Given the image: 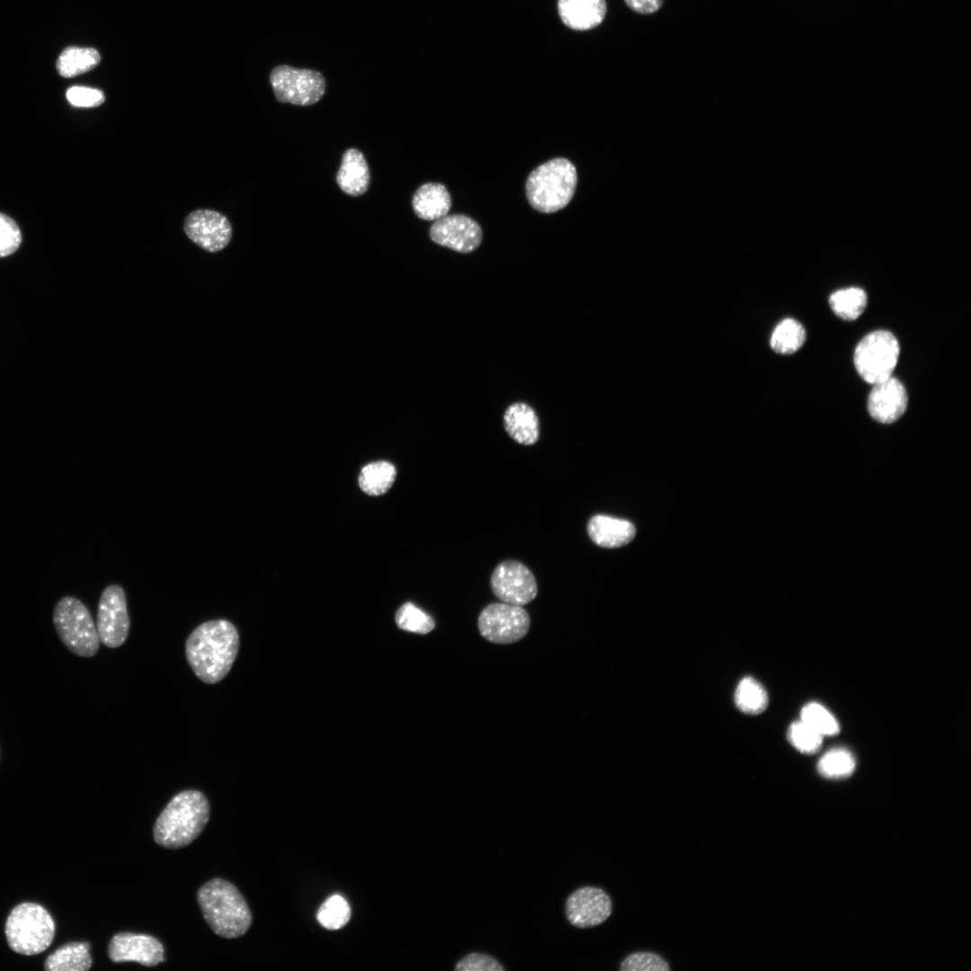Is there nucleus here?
Here are the masks:
<instances>
[{
    "label": "nucleus",
    "instance_id": "f257e3e1",
    "mask_svg": "<svg viewBox=\"0 0 971 971\" xmlns=\"http://www.w3.org/2000/svg\"><path fill=\"white\" fill-rule=\"evenodd\" d=\"M238 650V631L232 622L223 619L201 623L185 642L189 666L201 681L208 684H215L227 675Z\"/></svg>",
    "mask_w": 971,
    "mask_h": 971
},
{
    "label": "nucleus",
    "instance_id": "f03ea898",
    "mask_svg": "<svg viewBox=\"0 0 971 971\" xmlns=\"http://www.w3.org/2000/svg\"><path fill=\"white\" fill-rule=\"evenodd\" d=\"M209 818V804L205 795L194 789L176 794L157 817L153 836L166 849L189 845L203 831Z\"/></svg>",
    "mask_w": 971,
    "mask_h": 971
},
{
    "label": "nucleus",
    "instance_id": "7ed1b4c3",
    "mask_svg": "<svg viewBox=\"0 0 971 971\" xmlns=\"http://www.w3.org/2000/svg\"><path fill=\"white\" fill-rule=\"evenodd\" d=\"M197 900L207 923L226 939L243 936L252 923V913L238 889L227 880L213 878L200 887Z\"/></svg>",
    "mask_w": 971,
    "mask_h": 971
},
{
    "label": "nucleus",
    "instance_id": "20e7f679",
    "mask_svg": "<svg viewBox=\"0 0 971 971\" xmlns=\"http://www.w3.org/2000/svg\"><path fill=\"white\" fill-rule=\"evenodd\" d=\"M577 184L576 168L566 158L551 159L528 176L525 191L530 206L542 213L564 209L572 200Z\"/></svg>",
    "mask_w": 971,
    "mask_h": 971
},
{
    "label": "nucleus",
    "instance_id": "39448f33",
    "mask_svg": "<svg viewBox=\"0 0 971 971\" xmlns=\"http://www.w3.org/2000/svg\"><path fill=\"white\" fill-rule=\"evenodd\" d=\"M5 935L10 948L22 955L41 953L51 944L55 924L50 914L41 905L22 903L10 913Z\"/></svg>",
    "mask_w": 971,
    "mask_h": 971
},
{
    "label": "nucleus",
    "instance_id": "423d86ee",
    "mask_svg": "<svg viewBox=\"0 0 971 971\" xmlns=\"http://www.w3.org/2000/svg\"><path fill=\"white\" fill-rule=\"evenodd\" d=\"M53 623L60 640L74 655L92 657L98 652L100 639L96 626L80 600L71 596L61 598L53 610Z\"/></svg>",
    "mask_w": 971,
    "mask_h": 971
},
{
    "label": "nucleus",
    "instance_id": "0eeeda50",
    "mask_svg": "<svg viewBox=\"0 0 971 971\" xmlns=\"http://www.w3.org/2000/svg\"><path fill=\"white\" fill-rule=\"evenodd\" d=\"M899 352L898 341L891 332L877 330L869 333L855 349L856 370L867 383H878L892 376Z\"/></svg>",
    "mask_w": 971,
    "mask_h": 971
},
{
    "label": "nucleus",
    "instance_id": "6e6552de",
    "mask_svg": "<svg viewBox=\"0 0 971 971\" xmlns=\"http://www.w3.org/2000/svg\"><path fill=\"white\" fill-rule=\"evenodd\" d=\"M270 82L279 102L299 106L317 102L325 91V82L320 72L288 65L274 67Z\"/></svg>",
    "mask_w": 971,
    "mask_h": 971
},
{
    "label": "nucleus",
    "instance_id": "1a4fd4ad",
    "mask_svg": "<svg viewBox=\"0 0 971 971\" xmlns=\"http://www.w3.org/2000/svg\"><path fill=\"white\" fill-rule=\"evenodd\" d=\"M529 613L521 606L506 602L487 605L480 612L477 627L480 635L494 644H512L526 636L530 629Z\"/></svg>",
    "mask_w": 971,
    "mask_h": 971
},
{
    "label": "nucleus",
    "instance_id": "9d476101",
    "mask_svg": "<svg viewBox=\"0 0 971 971\" xmlns=\"http://www.w3.org/2000/svg\"><path fill=\"white\" fill-rule=\"evenodd\" d=\"M129 624L123 589L117 584L107 586L97 610L96 629L100 642L110 648L120 647L128 638Z\"/></svg>",
    "mask_w": 971,
    "mask_h": 971
},
{
    "label": "nucleus",
    "instance_id": "9b49d317",
    "mask_svg": "<svg viewBox=\"0 0 971 971\" xmlns=\"http://www.w3.org/2000/svg\"><path fill=\"white\" fill-rule=\"evenodd\" d=\"M490 584L500 601L519 606L528 604L538 593L533 574L517 560L500 563L492 573Z\"/></svg>",
    "mask_w": 971,
    "mask_h": 971
},
{
    "label": "nucleus",
    "instance_id": "f8f14e48",
    "mask_svg": "<svg viewBox=\"0 0 971 971\" xmlns=\"http://www.w3.org/2000/svg\"><path fill=\"white\" fill-rule=\"evenodd\" d=\"M612 903L609 895L597 886H582L574 891L566 902V916L573 926L592 928L603 923L611 914Z\"/></svg>",
    "mask_w": 971,
    "mask_h": 971
},
{
    "label": "nucleus",
    "instance_id": "ddd939ff",
    "mask_svg": "<svg viewBox=\"0 0 971 971\" xmlns=\"http://www.w3.org/2000/svg\"><path fill=\"white\" fill-rule=\"evenodd\" d=\"M187 236L202 249L215 253L223 250L230 242L232 227L221 213L210 209L191 212L184 220Z\"/></svg>",
    "mask_w": 971,
    "mask_h": 971
},
{
    "label": "nucleus",
    "instance_id": "4468645a",
    "mask_svg": "<svg viewBox=\"0 0 971 971\" xmlns=\"http://www.w3.org/2000/svg\"><path fill=\"white\" fill-rule=\"evenodd\" d=\"M482 229L471 218L454 214L435 220L430 237L436 244L462 254L475 251L482 242Z\"/></svg>",
    "mask_w": 971,
    "mask_h": 971
},
{
    "label": "nucleus",
    "instance_id": "2eb2a0df",
    "mask_svg": "<svg viewBox=\"0 0 971 971\" xmlns=\"http://www.w3.org/2000/svg\"><path fill=\"white\" fill-rule=\"evenodd\" d=\"M108 955L112 962H137L154 967L165 960L164 947L155 937L133 932H119L109 942Z\"/></svg>",
    "mask_w": 971,
    "mask_h": 971
},
{
    "label": "nucleus",
    "instance_id": "dca6fc26",
    "mask_svg": "<svg viewBox=\"0 0 971 971\" xmlns=\"http://www.w3.org/2000/svg\"><path fill=\"white\" fill-rule=\"evenodd\" d=\"M907 392L897 379H888L874 384L868 397V411L871 417L881 423L898 420L907 407Z\"/></svg>",
    "mask_w": 971,
    "mask_h": 971
},
{
    "label": "nucleus",
    "instance_id": "f3484780",
    "mask_svg": "<svg viewBox=\"0 0 971 971\" xmlns=\"http://www.w3.org/2000/svg\"><path fill=\"white\" fill-rule=\"evenodd\" d=\"M557 10L566 26L586 31L600 25L605 18V0H558Z\"/></svg>",
    "mask_w": 971,
    "mask_h": 971
},
{
    "label": "nucleus",
    "instance_id": "a211bd4d",
    "mask_svg": "<svg viewBox=\"0 0 971 971\" xmlns=\"http://www.w3.org/2000/svg\"><path fill=\"white\" fill-rule=\"evenodd\" d=\"M587 532L596 545L613 548L629 543L635 537L636 529L627 520L597 514L589 520Z\"/></svg>",
    "mask_w": 971,
    "mask_h": 971
},
{
    "label": "nucleus",
    "instance_id": "6ab92c4d",
    "mask_svg": "<svg viewBox=\"0 0 971 971\" xmlns=\"http://www.w3.org/2000/svg\"><path fill=\"white\" fill-rule=\"evenodd\" d=\"M504 428L516 442L530 446L539 438V421L535 410L524 402L510 405L503 414Z\"/></svg>",
    "mask_w": 971,
    "mask_h": 971
},
{
    "label": "nucleus",
    "instance_id": "aec40b11",
    "mask_svg": "<svg viewBox=\"0 0 971 971\" xmlns=\"http://www.w3.org/2000/svg\"><path fill=\"white\" fill-rule=\"evenodd\" d=\"M370 171L363 154L355 149L346 150L336 175L341 190L352 196L363 194L370 184Z\"/></svg>",
    "mask_w": 971,
    "mask_h": 971
},
{
    "label": "nucleus",
    "instance_id": "412c9836",
    "mask_svg": "<svg viewBox=\"0 0 971 971\" xmlns=\"http://www.w3.org/2000/svg\"><path fill=\"white\" fill-rule=\"evenodd\" d=\"M412 205L416 216L424 220H436L445 216L451 199L447 188L439 183H427L414 192Z\"/></svg>",
    "mask_w": 971,
    "mask_h": 971
},
{
    "label": "nucleus",
    "instance_id": "4be33fe9",
    "mask_svg": "<svg viewBox=\"0 0 971 971\" xmlns=\"http://www.w3.org/2000/svg\"><path fill=\"white\" fill-rule=\"evenodd\" d=\"M92 966L90 944L70 942L65 944L48 957L45 969L48 971H85Z\"/></svg>",
    "mask_w": 971,
    "mask_h": 971
},
{
    "label": "nucleus",
    "instance_id": "5701e85b",
    "mask_svg": "<svg viewBox=\"0 0 971 971\" xmlns=\"http://www.w3.org/2000/svg\"><path fill=\"white\" fill-rule=\"evenodd\" d=\"M98 51L92 48L69 47L57 61V69L63 77H74L95 67L100 62Z\"/></svg>",
    "mask_w": 971,
    "mask_h": 971
},
{
    "label": "nucleus",
    "instance_id": "b1692460",
    "mask_svg": "<svg viewBox=\"0 0 971 971\" xmlns=\"http://www.w3.org/2000/svg\"><path fill=\"white\" fill-rule=\"evenodd\" d=\"M396 468L388 461L366 465L359 475L361 489L370 495H381L388 491L396 478Z\"/></svg>",
    "mask_w": 971,
    "mask_h": 971
},
{
    "label": "nucleus",
    "instance_id": "393cba45",
    "mask_svg": "<svg viewBox=\"0 0 971 971\" xmlns=\"http://www.w3.org/2000/svg\"><path fill=\"white\" fill-rule=\"evenodd\" d=\"M867 301L866 292L857 287L836 290L829 298L833 313L846 321L857 319L866 308Z\"/></svg>",
    "mask_w": 971,
    "mask_h": 971
},
{
    "label": "nucleus",
    "instance_id": "a878e982",
    "mask_svg": "<svg viewBox=\"0 0 971 971\" xmlns=\"http://www.w3.org/2000/svg\"><path fill=\"white\" fill-rule=\"evenodd\" d=\"M806 338V330L799 322L785 318L773 330L771 346L778 353L791 354L802 347Z\"/></svg>",
    "mask_w": 971,
    "mask_h": 971
},
{
    "label": "nucleus",
    "instance_id": "bb28decb",
    "mask_svg": "<svg viewBox=\"0 0 971 971\" xmlns=\"http://www.w3.org/2000/svg\"><path fill=\"white\" fill-rule=\"evenodd\" d=\"M735 702L742 712L755 715L766 708L768 694L760 682L752 677H745L735 690Z\"/></svg>",
    "mask_w": 971,
    "mask_h": 971
},
{
    "label": "nucleus",
    "instance_id": "cd10ccee",
    "mask_svg": "<svg viewBox=\"0 0 971 971\" xmlns=\"http://www.w3.org/2000/svg\"><path fill=\"white\" fill-rule=\"evenodd\" d=\"M817 768L819 772L826 778H844L853 772L855 759L846 749H833L819 760Z\"/></svg>",
    "mask_w": 971,
    "mask_h": 971
},
{
    "label": "nucleus",
    "instance_id": "c85d7f7f",
    "mask_svg": "<svg viewBox=\"0 0 971 971\" xmlns=\"http://www.w3.org/2000/svg\"><path fill=\"white\" fill-rule=\"evenodd\" d=\"M351 908L347 901L339 895L327 898L320 906L316 918L319 923L328 930H338L350 920Z\"/></svg>",
    "mask_w": 971,
    "mask_h": 971
},
{
    "label": "nucleus",
    "instance_id": "c756f323",
    "mask_svg": "<svg viewBox=\"0 0 971 971\" xmlns=\"http://www.w3.org/2000/svg\"><path fill=\"white\" fill-rule=\"evenodd\" d=\"M396 622L400 628L418 634H427L435 627L433 619L411 602L398 609Z\"/></svg>",
    "mask_w": 971,
    "mask_h": 971
},
{
    "label": "nucleus",
    "instance_id": "7c9ffc66",
    "mask_svg": "<svg viewBox=\"0 0 971 971\" xmlns=\"http://www.w3.org/2000/svg\"><path fill=\"white\" fill-rule=\"evenodd\" d=\"M803 722L807 724L816 732L824 735H833L840 731L836 718L821 704L812 702L806 704L800 714Z\"/></svg>",
    "mask_w": 971,
    "mask_h": 971
},
{
    "label": "nucleus",
    "instance_id": "2f4dec72",
    "mask_svg": "<svg viewBox=\"0 0 971 971\" xmlns=\"http://www.w3.org/2000/svg\"><path fill=\"white\" fill-rule=\"evenodd\" d=\"M788 737L790 744L799 752L814 753L821 748L824 736L799 720L789 726Z\"/></svg>",
    "mask_w": 971,
    "mask_h": 971
},
{
    "label": "nucleus",
    "instance_id": "473e14b6",
    "mask_svg": "<svg viewBox=\"0 0 971 971\" xmlns=\"http://www.w3.org/2000/svg\"><path fill=\"white\" fill-rule=\"evenodd\" d=\"M621 971H668V963L657 954L638 951L630 954L620 964Z\"/></svg>",
    "mask_w": 971,
    "mask_h": 971
},
{
    "label": "nucleus",
    "instance_id": "72a5a7b5",
    "mask_svg": "<svg viewBox=\"0 0 971 971\" xmlns=\"http://www.w3.org/2000/svg\"><path fill=\"white\" fill-rule=\"evenodd\" d=\"M21 242L22 235L17 224L8 216L0 213V257L13 254Z\"/></svg>",
    "mask_w": 971,
    "mask_h": 971
},
{
    "label": "nucleus",
    "instance_id": "f704fd0d",
    "mask_svg": "<svg viewBox=\"0 0 971 971\" xmlns=\"http://www.w3.org/2000/svg\"><path fill=\"white\" fill-rule=\"evenodd\" d=\"M454 969L456 971H503L504 967L490 955L471 952L458 961Z\"/></svg>",
    "mask_w": 971,
    "mask_h": 971
},
{
    "label": "nucleus",
    "instance_id": "c9c22d12",
    "mask_svg": "<svg viewBox=\"0 0 971 971\" xmlns=\"http://www.w3.org/2000/svg\"><path fill=\"white\" fill-rule=\"evenodd\" d=\"M67 101L76 107H96L104 101L102 91L86 86H72L66 94Z\"/></svg>",
    "mask_w": 971,
    "mask_h": 971
},
{
    "label": "nucleus",
    "instance_id": "e433bc0d",
    "mask_svg": "<svg viewBox=\"0 0 971 971\" xmlns=\"http://www.w3.org/2000/svg\"><path fill=\"white\" fill-rule=\"evenodd\" d=\"M626 4L634 12L641 14H650L660 9L664 0H624Z\"/></svg>",
    "mask_w": 971,
    "mask_h": 971
}]
</instances>
